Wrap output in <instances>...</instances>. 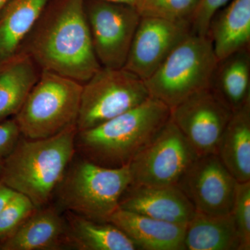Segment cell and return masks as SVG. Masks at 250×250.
I'll return each mask as SVG.
<instances>
[{"label":"cell","mask_w":250,"mask_h":250,"mask_svg":"<svg viewBox=\"0 0 250 250\" xmlns=\"http://www.w3.org/2000/svg\"><path fill=\"white\" fill-rule=\"evenodd\" d=\"M184 244L185 250H239L232 214L208 215L195 210L185 226Z\"/></svg>","instance_id":"44dd1931"},{"label":"cell","mask_w":250,"mask_h":250,"mask_svg":"<svg viewBox=\"0 0 250 250\" xmlns=\"http://www.w3.org/2000/svg\"><path fill=\"white\" fill-rule=\"evenodd\" d=\"M67 248L79 250H136L121 230L110 223H100L71 212L65 215Z\"/></svg>","instance_id":"d6986e66"},{"label":"cell","mask_w":250,"mask_h":250,"mask_svg":"<svg viewBox=\"0 0 250 250\" xmlns=\"http://www.w3.org/2000/svg\"><path fill=\"white\" fill-rule=\"evenodd\" d=\"M218 62L208 36L191 33L145 83L151 98L172 109L192 94L209 87Z\"/></svg>","instance_id":"8992f818"},{"label":"cell","mask_w":250,"mask_h":250,"mask_svg":"<svg viewBox=\"0 0 250 250\" xmlns=\"http://www.w3.org/2000/svg\"><path fill=\"white\" fill-rule=\"evenodd\" d=\"M199 1L200 0H136L134 7L141 17L160 18L190 24Z\"/></svg>","instance_id":"603a6c76"},{"label":"cell","mask_w":250,"mask_h":250,"mask_svg":"<svg viewBox=\"0 0 250 250\" xmlns=\"http://www.w3.org/2000/svg\"><path fill=\"white\" fill-rule=\"evenodd\" d=\"M41 70L84 83L101 67L83 0H50L21 47Z\"/></svg>","instance_id":"6da1fadb"},{"label":"cell","mask_w":250,"mask_h":250,"mask_svg":"<svg viewBox=\"0 0 250 250\" xmlns=\"http://www.w3.org/2000/svg\"><path fill=\"white\" fill-rule=\"evenodd\" d=\"M9 0H0V11L2 10L3 8L6 6V4L9 2Z\"/></svg>","instance_id":"f546056e"},{"label":"cell","mask_w":250,"mask_h":250,"mask_svg":"<svg viewBox=\"0 0 250 250\" xmlns=\"http://www.w3.org/2000/svg\"><path fill=\"white\" fill-rule=\"evenodd\" d=\"M36 209L27 197L16 192L0 212V241L14 232Z\"/></svg>","instance_id":"cb8c5ba5"},{"label":"cell","mask_w":250,"mask_h":250,"mask_svg":"<svg viewBox=\"0 0 250 250\" xmlns=\"http://www.w3.org/2000/svg\"><path fill=\"white\" fill-rule=\"evenodd\" d=\"M231 111L209 88L192 94L171 109V119L198 156L217 154Z\"/></svg>","instance_id":"30bf717a"},{"label":"cell","mask_w":250,"mask_h":250,"mask_svg":"<svg viewBox=\"0 0 250 250\" xmlns=\"http://www.w3.org/2000/svg\"><path fill=\"white\" fill-rule=\"evenodd\" d=\"M207 35L218 61L250 49V0H231L212 18Z\"/></svg>","instance_id":"2e32d148"},{"label":"cell","mask_w":250,"mask_h":250,"mask_svg":"<svg viewBox=\"0 0 250 250\" xmlns=\"http://www.w3.org/2000/svg\"><path fill=\"white\" fill-rule=\"evenodd\" d=\"M119 208L182 226H186L195 213L191 202L177 186L130 184L122 195Z\"/></svg>","instance_id":"4fadbf2b"},{"label":"cell","mask_w":250,"mask_h":250,"mask_svg":"<svg viewBox=\"0 0 250 250\" xmlns=\"http://www.w3.org/2000/svg\"><path fill=\"white\" fill-rule=\"evenodd\" d=\"M21 137V131L14 118L0 123V164L12 152Z\"/></svg>","instance_id":"4316f807"},{"label":"cell","mask_w":250,"mask_h":250,"mask_svg":"<svg viewBox=\"0 0 250 250\" xmlns=\"http://www.w3.org/2000/svg\"><path fill=\"white\" fill-rule=\"evenodd\" d=\"M190 34L187 23L141 17L123 67L146 81Z\"/></svg>","instance_id":"7c38bea8"},{"label":"cell","mask_w":250,"mask_h":250,"mask_svg":"<svg viewBox=\"0 0 250 250\" xmlns=\"http://www.w3.org/2000/svg\"><path fill=\"white\" fill-rule=\"evenodd\" d=\"M66 222L59 208H37L9 236L0 241L1 250H58L67 248Z\"/></svg>","instance_id":"5bb4252c"},{"label":"cell","mask_w":250,"mask_h":250,"mask_svg":"<svg viewBox=\"0 0 250 250\" xmlns=\"http://www.w3.org/2000/svg\"><path fill=\"white\" fill-rule=\"evenodd\" d=\"M101 1H108V2L119 3V4H125L134 6L136 0H101Z\"/></svg>","instance_id":"f1b7e54d"},{"label":"cell","mask_w":250,"mask_h":250,"mask_svg":"<svg viewBox=\"0 0 250 250\" xmlns=\"http://www.w3.org/2000/svg\"><path fill=\"white\" fill-rule=\"evenodd\" d=\"M95 55L102 67H124L141 16L131 5L83 0Z\"/></svg>","instance_id":"9c48e42d"},{"label":"cell","mask_w":250,"mask_h":250,"mask_svg":"<svg viewBox=\"0 0 250 250\" xmlns=\"http://www.w3.org/2000/svg\"><path fill=\"white\" fill-rule=\"evenodd\" d=\"M217 154L237 182H250V103L233 113Z\"/></svg>","instance_id":"7402d4cb"},{"label":"cell","mask_w":250,"mask_h":250,"mask_svg":"<svg viewBox=\"0 0 250 250\" xmlns=\"http://www.w3.org/2000/svg\"><path fill=\"white\" fill-rule=\"evenodd\" d=\"M76 125L42 139H19L1 164L0 181L36 208L48 205L76 153Z\"/></svg>","instance_id":"7a4b0ae2"},{"label":"cell","mask_w":250,"mask_h":250,"mask_svg":"<svg viewBox=\"0 0 250 250\" xmlns=\"http://www.w3.org/2000/svg\"><path fill=\"white\" fill-rule=\"evenodd\" d=\"M131 180L129 166L106 167L82 157L72 159L56 190L57 202L67 212L107 223Z\"/></svg>","instance_id":"277c9868"},{"label":"cell","mask_w":250,"mask_h":250,"mask_svg":"<svg viewBox=\"0 0 250 250\" xmlns=\"http://www.w3.org/2000/svg\"><path fill=\"white\" fill-rule=\"evenodd\" d=\"M197 154L169 120L129 165L131 185L177 186Z\"/></svg>","instance_id":"ba28073f"},{"label":"cell","mask_w":250,"mask_h":250,"mask_svg":"<svg viewBox=\"0 0 250 250\" xmlns=\"http://www.w3.org/2000/svg\"><path fill=\"white\" fill-rule=\"evenodd\" d=\"M132 241L138 250H185V226L118 208L108 218Z\"/></svg>","instance_id":"9a60e30c"},{"label":"cell","mask_w":250,"mask_h":250,"mask_svg":"<svg viewBox=\"0 0 250 250\" xmlns=\"http://www.w3.org/2000/svg\"><path fill=\"white\" fill-rule=\"evenodd\" d=\"M150 98L145 81L124 67H101L82 84L77 131L95 127Z\"/></svg>","instance_id":"52a82bcc"},{"label":"cell","mask_w":250,"mask_h":250,"mask_svg":"<svg viewBox=\"0 0 250 250\" xmlns=\"http://www.w3.org/2000/svg\"><path fill=\"white\" fill-rule=\"evenodd\" d=\"M16 192L0 181V212L14 197Z\"/></svg>","instance_id":"83f0119b"},{"label":"cell","mask_w":250,"mask_h":250,"mask_svg":"<svg viewBox=\"0 0 250 250\" xmlns=\"http://www.w3.org/2000/svg\"><path fill=\"white\" fill-rule=\"evenodd\" d=\"M82 83L41 70L21 109L14 116L21 136L42 139L77 126Z\"/></svg>","instance_id":"5b68a950"},{"label":"cell","mask_w":250,"mask_h":250,"mask_svg":"<svg viewBox=\"0 0 250 250\" xmlns=\"http://www.w3.org/2000/svg\"><path fill=\"white\" fill-rule=\"evenodd\" d=\"M1 164H0V172H1Z\"/></svg>","instance_id":"4dcf8cb0"},{"label":"cell","mask_w":250,"mask_h":250,"mask_svg":"<svg viewBox=\"0 0 250 250\" xmlns=\"http://www.w3.org/2000/svg\"><path fill=\"white\" fill-rule=\"evenodd\" d=\"M238 183L218 154H213L197 156L177 187L197 211L223 215L231 213Z\"/></svg>","instance_id":"8fae6325"},{"label":"cell","mask_w":250,"mask_h":250,"mask_svg":"<svg viewBox=\"0 0 250 250\" xmlns=\"http://www.w3.org/2000/svg\"><path fill=\"white\" fill-rule=\"evenodd\" d=\"M231 0H200L190 20L192 34L207 36L212 18Z\"/></svg>","instance_id":"484cf974"},{"label":"cell","mask_w":250,"mask_h":250,"mask_svg":"<svg viewBox=\"0 0 250 250\" xmlns=\"http://www.w3.org/2000/svg\"><path fill=\"white\" fill-rule=\"evenodd\" d=\"M37 67L23 50L0 62V123L21 109L40 75Z\"/></svg>","instance_id":"e0dca14e"},{"label":"cell","mask_w":250,"mask_h":250,"mask_svg":"<svg viewBox=\"0 0 250 250\" xmlns=\"http://www.w3.org/2000/svg\"><path fill=\"white\" fill-rule=\"evenodd\" d=\"M231 214L239 237V250H250V182L237 184Z\"/></svg>","instance_id":"d4e9b609"},{"label":"cell","mask_w":250,"mask_h":250,"mask_svg":"<svg viewBox=\"0 0 250 250\" xmlns=\"http://www.w3.org/2000/svg\"><path fill=\"white\" fill-rule=\"evenodd\" d=\"M208 88L233 113L250 103V49L219 60Z\"/></svg>","instance_id":"ac0fdd59"},{"label":"cell","mask_w":250,"mask_h":250,"mask_svg":"<svg viewBox=\"0 0 250 250\" xmlns=\"http://www.w3.org/2000/svg\"><path fill=\"white\" fill-rule=\"evenodd\" d=\"M171 109L155 98L90 129L77 131L76 152L106 167L129 166L170 119Z\"/></svg>","instance_id":"3957f363"},{"label":"cell","mask_w":250,"mask_h":250,"mask_svg":"<svg viewBox=\"0 0 250 250\" xmlns=\"http://www.w3.org/2000/svg\"><path fill=\"white\" fill-rule=\"evenodd\" d=\"M50 0H9L0 11V62L21 50Z\"/></svg>","instance_id":"ffe728a7"}]
</instances>
